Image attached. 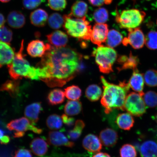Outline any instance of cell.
I'll use <instances>...</instances> for the list:
<instances>
[{"instance_id":"obj_1","label":"cell","mask_w":157,"mask_h":157,"mask_svg":"<svg viewBox=\"0 0 157 157\" xmlns=\"http://www.w3.org/2000/svg\"><path fill=\"white\" fill-rule=\"evenodd\" d=\"M82 56L69 47L56 48L49 44L46 53L36 67L39 80L49 87H60L79 71Z\"/></svg>"},{"instance_id":"obj_10","label":"cell","mask_w":157,"mask_h":157,"mask_svg":"<svg viewBox=\"0 0 157 157\" xmlns=\"http://www.w3.org/2000/svg\"><path fill=\"white\" fill-rule=\"evenodd\" d=\"M109 33V27L105 23H97L92 29L91 40L94 44L101 46L106 42Z\"/></svg>"},{"instance_id":"obj_22","label":"cell","mask_w":157,"mask_h":157,"mask_svg":"<svg viewBox=\"0 0 157 157\" xmlns=\"http://www.w3.org/2000/svg\"><path fill=\"white\" fill-rule=\"evenodd\" d=\"M30 147L33 154L38 156L44 155L48 151V143L40 137L33 139L30 143Z\"/></svg>"},{"instance_id":"obj_31","label":"cell","mask_w":157,"mask_h":157,"mask_svg":"<svg viewBox=\"0 0 157 157\" xmlns=\"http://www.w3.org/2000/svg\"><path fill=\"white\" fill-rule=\"evenodd\" d=\"M85 126V123L81 120H78L75 123L73 129L68 131V136L72 140H76L81 136Z\"/></svg>"},{"instance_id":"obj_9","label":"cell","mask_w":157,"mask_h":157,"mask_svg":"<svg viewBox=\"0 0 157 157\" xmlns=\"http://www.w3.org/2000/svg\"><path fill=\"white\" fill-rule=\"evenodd\" d=\"M127 38H125L122 41L124 46L130 44L135 49H139L143 48L146 42V37L140 28H136L128 29Z\"/></svg>"},{"instance_id":"obj_15","label":"cell","mask_w":157,"mask_h":157,"mask_svg":"<svg viewBox=\"0 0 157 157\" xmlns=\"http://www.w3.org/2000/svg\"><path fill=\"white\" fill-rule=\"evenodd\" d=\"M46 37L50 44L56 48L66 47L68 42L67 35L61 31H55L47 35Z\"/></svg>"},{"instance_id":"obj_49","label":"cell","mask_w":157,"mask_h":157,"mask_svg":"<svg viewBox=\"0 0 157 157\" xmlns=\"http://www.w3.org/2000/svg\"><path fill=\"white\" fill-rule=\"evenodd\" d=\"M4 132L2 129H0V140H1L2 137L4 136Z\"/></svg>"},{"instance_id":"obj_47","label":"cell","mask_w":157,"mask_h":157,"mask_svg":"<svg viewBox=\"0 0 157 157\" xmlns=\"http://www.w3.org/2000/svg\"><path fill=\"white\" fill-rule=\"evenodd\" d=\"M93 157H111V156L106 153L98 152Z\"/></svg>"},{"instance_id":"obj_36","label":"cell","mask_w":157,"mask_h":157,"mask_svg":"<svg viewBox=\"0 0 157 157\" xmlns=\"http://www.w3.org/2000/svg\"><path fill=\"white\" fill-rule=\"evenodd\" d=\"M144 82L150 87H157V71L151 69L147 71L144 75Z\"/></svg>"},{"instance_id":"obj_34","label":"cell","mask_w":157,"mask_h":157,"mask_svg":"<svg viewBox=\"0 0 157 157\" xmlns=\"http://www.w3.org/2000/svg\"><path fill=\"white\" fill-rule=\"evenodd\" d=\"M66 97L71 101H78L82 95V90L77 86H72L65 89Z\"/></svg>"},{"instance_id":"obj_14","label":"cell","mask_w":157,"mask_h":157,"mask_svg":"<svg viewBox=\"0 0 157 157\" xmlns=\"http://www.w3.org/2000/svg\"><path fill=\"white\" fill-rule=\"evenodd\" d=\"M15 54L9 44L0 40V68L10 64Z\"/></svg>"},{"instance_id":"obj_23","label":"cell","mask_w":157,"mask_h":157,"mask_svg":"<svg viewBox=\"0 0 157 157\" xmlns=\"http://www.w3.org/2000/svg\"><path fill=\"white\" fill-rule=\"evenodd\" d=\"M117 126L123 130L128 131L132 128L134 125L135 121L132 115L127 113L119 114L116 120Z\"/></svg>"},{"instance_id":"obj_20","label":"cell","mask_w":157,"mask_h":157,"mask_svg":"<svg viewBox=\"0 0 157 157\" xmlns=\"http://www.w3.org/2000/svg\"><path fill=\"white\" fill-rule=\"evenodd\" d=\"M25 15L19 11H11L7 16L8 24L13 29L22 28L25 24Z\"/></svg>"},{"instance_id":"obj_25","label":"cell","mask_w":157,"mask_h":157,"mask_svg":"<svg viewBox=\"0 0 157 157\" xmlns=\"http://www.w3.org/2000/svg\"><path fill=\"white\" fill-rule=\"evenodd\" d=\"M88 10V5L85 2L82 1H77L72 5L71 13L69 15L76 18H83L87 14Z\"/></svg>"},{"instance_id":"obj_7","label":"cell","mask_w":157,"mask_h":157,"mask_svg":"<svg viewBox=\"0 0 157 157\" xmlns=\"http://www.w3.org/2000/svg\"><path fill=\"white\" fill-rule=\"evenodd\" d=\"M7 128L11 131H14L15 138L24 136L25 132L31 131L36 134H40L43 132L42 129L35 126L26 117H21L13 120L7 124Z\"/></svg>"},{"instance_id":"obj_4","label":"cell","mask_w":157,"mask_h":157,"mask_svg":"<svg viewBox=\"0 0 157 157\" xmlns=\"http://www.w3.org/2000/svg\"><path fill=\"white\" fill-rule=\"evenodd\" d=\"M64 28L70 36L79 40H88L91 38L92 29L86 17L73 18L69 14L64 15Z\"/></svg>"},{"instance_id":"obj_46","label":"cell","mask_w":157,"mask_h":157,"mask_svg":"<svg viewBox=\"0 0 157 157\" xmlns=\"http://www.w3.org/2000/svg\"><path fill=\"white\" fill-rule=\"evenodd\" d=\"M10 140V138L7 135H4L0 140V143L2 144H7L9 143Z\"/></svg>"},{"instance_id":"obj_27","label":"cell","mask_w":157,"mask_h":157,"mask_svg":"<svg viewBox=\"0 0 157 157\" xmlns=\"http://www.w3.org/2000/svg\"><path fill=\"white\" fill-rule=\"evenodd\" d=\"M19 80H8L0 87V91H6L8 93L11 97L15 98L19 92Z\"/></svg>"},{"instance_id":"obj_28","label":"cell","mask_w":157,"mask_h":157,"mask_svg":"<svg viewBox=\"0 0 157 157\" xmlns=\"http://www.w3.org/2000/svg\"><path fill=\"white\" fill-rule=\"evenodd\" d=\"M82 109L81 102L78 101H70L66 104L64 110L67 115L74 116L81 113Z\"/></svg>"},{"instance_id":"obj_21","label":"cell","mask_w":157,"mask_h":157,"mask_svg":"<svg viewBox=\"0 0 157 157\" xmlns=\"http://www.w3.org/2000/svg\"><path fill=\"white\" fill-rule=\"evenodd\" d=\"M30 20L31 24L38 27H44L48 19V13L45 10L39 9L31 13Z\"/></svg>"},{"instance_id":"obj_26","label":"cell","mask_w":157,"mask_h":157,"mask_svg":"<svg viewBox=\"0 0 157 157\" xmlns=\"http://www.w3.org/2000/svg\"><path fill=\"white\" fill-rule=\"evenodd\" d=\"M65 94L60 89H55L49 92L47 97V101L49 105H56L62 104L65 100Z\"/></svg>"},{"instance_id":"obj_24","label":"cell","mask_w":157,"mask_h":157,"mask_svg":"<svg viewBox=\"0 0 157 157\" xmlns=\"http://www.w3.org/2000/svg\"><path fill=\"white\" fill-rule=\"evenodd\" d=\"M141 157H157V144L152 140L143 143L140 148Z\"/></svg>"},{"instance_id":"obj_3","label":"cell","mask_w":157,"mask_h":157,"mask_svg":"<svg viewBox=\"0 0 157 157\" xmlns=\"http://www.w3.org/2000/svg\"><path fill=\"white\" fill-rule=\"evenodd\" d=\"M24 41L22 40L20 48L15 53L11 63L7 65L12 79L18 80L23 78L33 80H39L36 67L31 66L23 53Z\"/></svg>"},{"instance_id":"obj_43","label":"cell","mask_w":157,"mask_h":157,"mask_svg":"<svg viewBox=\"0 0 157 157\" xmlns=\"http://www.w3.org/2000/svg\"><path fill=\"white\" fill-rule=\"evenodd\" d=\"M13 157H33V156L28 149L20 148L15 151Z\"/></svg>"},{"instance_id":"obj_32","label":"cell","mask_w":157,"mask_h":157,"mask_svg":"<svg viewBox=\"0 0 157 157\" xmlns=\"http://www.w3.org/2000/svg\"><path fill=\"white\" fill-rule=\"evenodd\" d=\"M46 123L48 128L52 130H58L63 126L62 117L56 114L49 116L46 120Z\"/></svg>"},{"instance_id":"obj_2","label":"cell","mask_w":157,"mask_h":157,"mask_svg":"<svg viewBox=\"0 0 157 157\" xmlns=\"http://www.w3.org/2000/svg\"><path fill=\"white\" fill-rule=\"evenodd\" d=\"M101 79L103 88L101 102L105 113H109L113 109L124 111L125 99L130 87L129 83L120 82L119 85H115L109 83L103 76Z\"/></svg>"},{"instance_id":"obj_8","label":"cell","mask_w":157,"mask_h":157,"mask_svg":"<svg viewBox=\"0 0 157 157\" xmlns=\"http://www.w3.org/2000/svg\"><path fill=\"white\" fill-rule=\"evenodd\" d=\"M147 106L140 94L132 92L127 95L124 105V111L132 116L140 117L146 111Z\"/></svg>"},{"instance_id":"obj_13","label":"cell","mask_w":157,"mask_h":157,"mask_svg":"<svg viewBox=\"0 0 157 157\" xmlns=\"http://www.w3.org/2000/svg\"><path fill=\"white\" fill-rule=\"evenodd\" d=\"M100 139L97 135L88 134L84 137L82 141V146L88 151L97 153L102 148V144Z\"/></svg>"},{"instance_id":"obj_53","label":"cell","mask_w":157,"mask_h":157,"mask_svg":"<svg viewBox=\"0 0 157 157\" xmlns=\"http://www.w3.org/2000/svg\"><path fill=\"white\" fill-rule=\"evenodd\" d=\"M156 23H157V20Z\"/></svg>"},{"instance_id":"obj_39","label":"cell","mask_w":157,"mask_h":157,"mask_svg":"<svg viewBox=\"0 0 157 157\" xmlns=\"http://www.w3.org/2000/svg\"><path fill=\"white\" fill-rule=\"evenodd\" d=\"M121 157H136L137 154L135 147L132 145L125 144L120 150Z\"/></svg>"},{"instance_id":"obj_50","label":"cell","mask_w":157,"mask_h":157,"mask_svg":"<svg viewBox=\"0 0 157 157\" xmlns=\"http://www.w3.org/2000/svg\"><path fill=\"white\" fill-rule=\"evenodd\" d=\"M10 1L11 0H0V1L3 3H7Z\"/></svg>"},{"instance_id":"obj_5","label":"cell","mask_w":157,"mask_h":157,"mask_svg":"<svg viewBox=\"0 0 157 157\" xmlns=\"http://www.w3.org/2000/svg\"><path fill=\"white\" fill-rule=\"evenodd\" d=\"M92 56L95 57L102 73L109 74L113 71V66L117 58L116 51L113 48L101 45L94 49Z\"/></svg>"},{"instance_id":"obj_6","label":"cell","mask_w":157,"mask_h":157,"mask_svg":"<svg viewBox=\"0 0 157 157\" xmlns=\"http://www.w3.org/2000/svg\"><path fill=\"white\" fill-rule=\"evenodd\" d=\"M146 13L136 9L124 10L117 13L116 21L121 28L131 29L140 26L144 21Z\"/></svg>"},{"instance_id":"obj_16","label":"cell","mask_w":157,"mask_h":157,"mask_svg":"<svg viewBox=\"0 0 157 157\" xmlns=\"http://www.w3.org/2000/svg\"><path fill=\"white\" fill-rule=\"evenodd\" d=\"M99 139L104 146L112 147L117 144L118 139V135L117 131L114 129L106 128L100 132Z\"/></svg>"},{"instance_id":"obj_33","label":"cell","mask_w":157,"mask_h":157,"mask_svg":"<svg viewBox=\"0 0 157 157\" xmlns=\"http://www.w3.org/2000/svg\"><path fill=\"white\" fill-rule=\"evenodd\" d=\"M48 24L51 28L53 29H58L63 25L64 22V16L58 13H52L48 17Z\"/></svg>"},{"instance_id":"obj_30","label":"cell","mask_w":157,"mask_h":157,"mask_svg":"<svg viewBox=\"0 0 157 157\" xmlns=\"http://www.w3.org/2000/svg\"><path fill=\"white\" fill-rule=\"evenodd\" d=\"M86 97L90 101L95 102L98 101L102 95V91L99 86L96 84H92L86 90Z\"/></svg>"},{"instance_id":"obj_11","label":"cell","mask_w":157,"mask_h":157,"mask_svg":"<svg viewBox=\"0 0 157 157\" xmlns=\"http://www.w3.org/2000/svg\"><path fill=\"white\" fill-rule=\"evenodd\" d=\"M48 140L49 144L55 146H64L72 148L74 143L69 140L63 133L57 131H50Z\"/></svg>"},{"instance_id":"obj_12","label":"cell","mask_w":157,"mask_h":157,"mask_svg":"<svg viewBox=\"0 0 157 157\" xmlns=\"http://www.w3.org/2000/svg\"><path fill=\"white\" fill-rule=\"evenodd\" d=\"M48 45L39 39L32 40L27 46V53L33 58L42 57L48 50Z\"/></svg>"},{"instance_id":"obj_48","label":"cell","mask_w":157,"mask_h":157,"mask_svg":"<svg viewBox=\"0 0 157 157\" xmlns=\"http://www.w3.org/2000/svg\"><path fill=\"white\" fill-rule=\"evenodd\" d=\"M5 19L4 15L0 13V28L4 26L5 23Z\"/></svg>"},{"instance_id":"obj_52","label":"cell","mask_w":157,"mask_h":157,"mask_svg":"<svg viewBox=\"0 0 157 157\" xmlns=\"http://www.w3.org/2000/svg\"><path fill=\"white\" fill-rule=\"evenodd\" d=\"M133 1H136V0H133Z\"/></svg>"},{"instance_id":"obj_40","label":"cell","mask_w":157,"mask_h":157,"mask_svg":"<svg viewBox=\"0 0 157 157\" xmlns=\"http://www.w3.org/2000/svg\"><path fill=\"white\" fill-rule=\"evenodd\" d=\"M13 38V33L11 29L5 26L0 28V40L10 44Z\"/></svg>"},{"instance_id":"obj_19","label":"cell","mask_w":157,"mask_h":157,"mask_svg":"<svg viewBox=\"0 0 157 157\" xmlns=\"http://www.w3.org/2000/svg\"><path fill=\"white\" fill-rule=\"evenodd\" d=\"M133 70L132 75L129 82V86L133 90L143 97L144 94L143 91L144 83V76L140 73L137 68Z\"/></svg>"},{"instance_id":"obj_18","label":"cell","mask_w":157,"mask_h":157,"mask_svg":"<svg viewBox=\"0 0 157 157\" xmlns=\"http://www.w3.org/2000/svg\"><path fill=\"white\" fill-rule=\"evenodd\" d=\"M42 107L41 102L33 103L25 108V115L31 123L33 124L38 122L39 120V116L42 111Z\"/></svg>"},{"instance_id":"obj_44","label":"cell","mask_w":157,"mask_h":157,"mask_svg":"<svg viewBox=\"0 0 157 157\" xmlns=\"http://www.w3.org/2000/svg\"><path fill=\"white\" fill-rule=\"evenodd\" d=\"M88 1L94 6L99 7L104 4H110L112 2L113 0H88Z\"/></svg>"},{"instance_id":"obj_45","label":"cell","mask_w":157,"mask_h":157,"mask_svg":"<svg viewBox=\"0 0 157 157\" xmlns=\"http://www.w3.org/2000/svg\"><path fill=\"white\" fill-rule=\"evenodd\" d=\"M68 116L66 114L62 115L61 117L62 120L65 124L67 126L71 127L74 124L75 120L73 117Z\"/></svg>"},{"instance_id":"obj_38","label":"cell","mask_w":157,"mask_h":157,"mask_svg":"<svg viewBox=\"0 0 157 157\" xmlns=\"http://www.w3.org/2000/svg\"><path fill=\"white\" fill-rule=\"evenodd\" d=\"M147 48L151 50H157V32L151 31L148 33L145 42Z\"/></svg>"},{"instance_id":"obj_17","label":"cell","mask_w":157,"mask_h":157,"mask_svg":"<svg viewBox=\"0 0 157 157\" xmlns=\"http://www.w3.org/2000/svg\"><path fill=\"white\" fill-rule=\"evenodd\" d=\"M117 62L121 66V67L118 69L119 71L127 69L134 70L137 68V66L139 63V59L138 57L133 56L132 53L131 52L129 56H120L118 59Z\"/></svg>"},{"instance_id":"obj_51","label":"cell","mask_w":157,"mask_h":157,"mask_svg":"<svg viewBox=\"0 0 157 157\" xmlns=\"http://www.w3.org/2000/svg\"><path fill=\"white\" fill-rule=\"evenodd\" d=\"M154 119L155 121L157 123V113H156V114L155 115Z\"/></svg>"},{"instance_id":"obj_29","label":"cell","mask_w":157,"mask_h":157,"mask_svg":"<svg viewBox=\"0 0 157 157\" xmlns=\"http://www.w3.org/2000/svg\"><path fill=\"white\" fill-rule=\"evenodd\" d=\"M123 39L122 35L120 33L113 29L109 31L106 43L108 47L113 48L122 42Z\"/></svg>"},{"instance_id":"obj_41","label":"cell","mask_w":157,"mask_h":157,"mask_svg":"<svg viewBox=\"0 0 157 157\" xmlns=\"http://www.w3.org/2000/svg\"><path fill=\"white\" fill-rule=\"evenodd\" d=\"M48 5L51 9L54 11H62L66 8V0H48Z\"/></svg>"},{"instance_id":"obj_42","label":"cell","mask_w":157,"mask_h":157,"mask_svg":"<svg viewBox=\"0 0 157 157\" xmlns=\"http://www.w3.org/2000/svg\"><path fill=\"white\" fill-rule=\"evenodd\" d=\"M42 2V0H23V5L25 9L31 10L36 8Z\"/></svg>"},{"instance_id":"obj_35","label":"cell","mask_w":157,"mask_h":157,"mask_svg":"<svg viewBox=\"0 0 157 157\" xmlns=\"http://www.w3.org/2000/svg\"><path fill=\"white\" fill-rule=\"evenodd\" d=\"M109 14L107 10L103 7L96 10L93 13V18L98 23H105L109 19Z\"/></svg>"},{"instance_id":"obj_37","label":"cell","mask_w":157,"mask_h":157,"mask_svg":"<svg viewBox=\"0 0 157 157\" xmlns=\"http://www.w3.org/2000/svg\"><path fill=\"white\" fill-rule=\"evenodd\" d=\"M143 100L147 106L154 108L157 106V93L156 92L149 91L144 94Z\"/></svg>"}]
</instances>
